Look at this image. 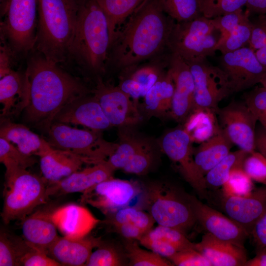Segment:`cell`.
Returning <instances> with one entry per match:
<instances>
[{"mask_svg":"<svg viewBox=\"0 0 266 266\" xmlns=\"http://www.w3.org/2000/svg\"><path fill=\"white\" fill-rule=\"evenodd\" d=\"M112 42L107 64L121 70L165 54L175 23L158 0H145L129 17Z\"/></svg>","mask_w":266,"mask_h":266,"instance_id":"cell-1","label":"cell"},{"mask_svg":"<svg viewBox=\"0 0 266 266\" xmlns=\"http://www.w3.org/2000/svg\"><path fill=\"white\" fill-rule=\"evenodd\" d=\"M29 102L23 111L25 123L47 133L66 105L91 91L79 78L36 51L28 62Z\"/></svg>","mask_w":266,"mask_h":266,"instance_id":"cell-2","label":"cell"},{"mask_svg":"<svg viewBox=\"0 0 266 266\" xmlns=\"http://www.w3.org/2000/svg\"><path fill=\"white\" fill-rule=\"evenodd\" d=\"M110 47L109 28L103 11L96 0H79L68 60L98 77L105 71Z\"/></svg>","mask_w":266,"mask_h":266,"instance_id":"cell-3","label":"cell"},{"mask_svg":"<svg viewBox=\"0 0 266 266\" xmlns=\"http://www.w3.org/2000/svg\"><path fill=\"white\" fill-rule=\"evenodd\" d=\"M34 48L58 64L68 60L77 22L79 0H37Z\"/></svg>","mask_w":266,"mask_h":266,"instance_id":"cell-4","label":"cell"},{"mask_svg":"<svg viewBox=\"0 0 266 266\" xmlns=\"http://www.w3.org/2000/svg\"><path fill=\"white\" fill-rule=\"evenodd\" d=\"M144 201L158 225L173 228L185 233L197 222L191 195L175 185L156 182L144 191Z\"/></svg>","mask_w":266,"mask_h":266,"instance_id":"cell-5","label":"cell"},{"mask_svg":"<svg viewBox=\"0 0 266 266\" xmlns=\"http://www.w3.org/2000/svg\"><path fill=\"white\" fill-rule=\"evenodd\" d=\"M47 182L26 169L5 173L4 200L1 217L3 222L24 219L38 206L46 203Z\"/></svg>","mask_w":266,"mask_h":266,"instance_id":"cell-6","label":"cell"},{"mask_svg":"<svg viewBox=\"0 0 266 266\" xmlns=\"http://www.w3.org/2000/svg\"><path fill=\"white\" fill-rule=\"evenodd\" d=\"M211 19L200 15L192 20L175 22L171 32L168 50L187 63L205 59L217 51L219 39Z\"/></svg>","mask_w":266,"mask_h":266,"instance_id":"cell-7","label":"cell"},{"mask_svg":"<svg viewBox=\"0 0 266 266\" xmlns=\"http://www.w3.org/2000/svg\"><path fill=\"white\" fill-rule=\"evenodd\" d=\"M100 132L54 122L47 132V141L53 148L86 158L94 165L107 160L117 146V143L105 140Z\"/></svg>","mask_w":266,"mask_h":266,"instance_id":"cell-8","label":"cell"},{"mask_svg":"<svg viewBox=\"0 0 266 266\" xmlns=\"http://www.w3.org/2000/svg\"><path fill=\"white\" fill-rule=\"evenodd\" d=\"M37 0H7L0 24L1 38L15 54H27L34 48Z\"/></svg>","mask_w":266,"mask_h":266,"instance_id":"cell-9","label":"cell"},{"mask_svg":"<svg viewBox=\"0 0 266 266\" xmlns=\"http://www.w3.org/2000/svg\"><path fill=\"white\" fill-rule=\"evenodd\" d=\"M187 64L194 83L193 109L207 108L217 111L219 102L231 94L225 73L206 59Z\"/></svg>","mask_w":266,"mask_h":266,"instance_id":"cell-10","label":"cell"},{"mask_svg":"<svg viewBox=\"0 0 266 266\" xmlns=\"http://www.w3.org/2000/svg\"><path fill=\"white\" fill-rule=\"evenodd\" d=\"M193 143L183 128H176L164 135L160 147L170 160L177 164L185 180L199 195L204 197L207 190L204 176L200 173L195 162Z\"/></svg>","mask_w":266,"mask_h":266,"instance_id":"cell-11","label":"cell"},{"mask_svg":"<svg viewBox=\"0 0 266 266\" xmlns=\"http://www.w3.org/2000/svg\"><path fill=\"white\" fill-rule=\"evenodd\" d=\"M220 65L227 76L231 94L260 84L266 73V67L249 46L222 54Z\"/></svg>","mask_w":266,"mask_h":266,"instance_id":"cell-12","label":"cell"},{"mask_svg":"<svg viewBox=\"0 0 266 266\" xmlns=\"http://www.w3.org/2000/svg\"><path fill=\"white\" fill-rule=\"evenodd\" d=\"M220 127L233 144L248 153L256 150L258 122L245 102L233 101L216 111Z\"/></svg>","mask_w":266,"mask_h":266,"instance_id":"cell-13","label":"cell"},{"mask_svg":"<svg viewBox=\"0 0 266 266\" xmlns=\"http://www.w3.org/2000/svg\"><path fill=\"white\" fill-rule=\"evenodd\" d=\"M91 92L112 126L133 127L140 122L141 116L136 102L118 86L105 83L98 77Z\"/></svg>","mask_w":266,"mask_h":266,"instance_id":"cell-14","label":"cell"},{"mask_svg":"<svg viewBox=\"0 0 266 266\" xmlns=\"http://www.w3.org/2000/svg\"><path fill=\"white\" fill-rule=\"evenodd\" d=\"M141 191L136 182L112 177L83 193L81 201L106 216L129 206Z\"/></svg>","mask_w":266,"mask_h":266,"instance_id":"cell-15","label":"cell"},{"mask_svg":"<svg viewBox=\"0 0 266 266\" xmlns=\"http://www.w3.org/2000/svg\"><path fill=\"white\" fill-rule=\"evenodd\" d=\"M197 222L213 237L244 247L249 234L236 222L191 195Z\"/></svg>","mask_w":266,"mask_h":266,"instance_id":"cell-16","label":"cell"},{"mask_svg":"<svg viewBox=\"0 0 266 266\" xmlns=\"http://www.w3.org/2000/svg\"><path fill=\"white\" fill-rule=\"evenodd\" d=\"M168 68L174 84L170 115L184 122L194 107V83L187 63L178 54L170 52Z\"/></svg>","mask_w":266,"mask_h":266,"instance_id":"cell-17","label":"cell"},{"mask_svg":"<svg viewBox=\"0 0 266 266\" xmlns=\"http://www.w3.org/2000/svg\"><path fill=\"white\" fill-rule=\"evenodd\" d=\"M54 122L81 125L99 132L112 126L93 94L80 97L66 105L55 116Z\"/></svg>","mask_w":266,"mask_h":266,"instance_id":"cell-18","label":"cell"},{"mask_svg":"<svg viewBox=\"0 0 266 266\" xmlns=\"http://www.w3.org/2000/svg\"><path fill=\"white\" fill-rule=\"evenodd\" d=\"M222 206L227 215L249 234L266 212V185L244 196H223Z\"/></svg>","mask_w":266,"mask_h":266,"instance_id":"cell-19","label":"cell"},{"mask_svg":"<svg viewBox=\"0 0 266 266\" xmlns=\"http://www.w3.org/2000/svg\"><path fill=\"white\" fill-rule=\"evenodd\" d=\"M50 217L63 236L80 238L89 235L100 222L87 207L68 203L50 211Z\"/></svg>","mask_w":266,"mask_h":266,"instance_id":"cell-20","label":"cell"},{"mask_svg":"<svg viewBox=\"0 0 266 266\" xmlns=\"http://www.w3.org/2000/svg\"><path fill=\"white\" fill-rule=\"evenodd\" d=\"M115 171L107 160L101 161L76 171L57 182L48 184L47 196L49 198L71 193H83L100 182L112 177Z\"/></svg>","mask_w":266,"mask_h":266,"instance_id":"cell-21","label":"cell"},{"mask_svg":"<svg viewBox=\"0 0 266 266\" xmlns=\"http://www.w3.org/2000/svg\"><path fill=\"white\" fill-rule=\"evenodd\" d=\"M100 237L86 236L80 238L59 236L48 248V255L62 266H85L93 250L102 242Z\"/></svg>","mask_w":266,"mask_h":266,"instance_id":"cell-22","label":"cell"},{"mask_svg":"<svg viewBox=\"0 0 266 266\" xmlns=\"http://www.w3.org/2000/svg\"><path fill=\"white\" fill-rule=\"evenodd\" d=\"M29 83L25 73L12 70L0 78L1 118L23 112L29 102Z\"/></svg>","mask_w":266,"mask_h":266,"instance_id":"cell-23","label":"cell"},{"mask_svg":"<svg viewBox=\"0 0 266 266\" xmlns=\"http://www.w3.org/2000/svg\"><path fill=\"white\" fill-rule=\"evenodd\" d=\"M195 249L205 256L212 266H244L247 261L244 247L218 239L208 233L195 243Z\"/></svg>","mask_w":266,"mask_h":266,"instance_id":"cell-24","label":"cell"},{"mask_svg":"<svg viewBox=\"0 0 266 266\" xmlns=\"http://www.w3.org/2000/svg\"><path fill=\"white\" fill-rule=\"evenodd\" d=\"M0 137L16 145L23 153L41 157L52 151L47 141L32 132L27 126L1 118Z\"/></svg>","mask_w":266,"mask_h":266,"instance_id":"cell-25","label":"cell"},{"mask_svg":"<svg viewBox=\"0 0 266 266\" xmlns=\"http://www.w3.org/2000/svg\"><path fill=\"white\" fill-rule=\"evenodd\" d=\"M39 158L43 177L48 184L57 182L80 170L84 164H91L86 158L55 148Z\"/></svg>","mask_w":266,"mask_h":266,"instance_id":"cell-26","label":"cell"},{"mask_svg":"<svg viewBox=\"0 0 266 266\" xmlns=\"http://www.w3.org/2000/svg\"><path fill=\"white\" fill-rule=\"evenodd\" d=\"M23 239L30 245L47 251L59 236L50 217V211H33L22 220Z\"/></svg>","mask_w":266,"mask_h":266,"instance_id":"cell-27","label":"cell"},{"mask_svg":"<svg viewBox=\"0 0 266 266\" xmlns=\"http://www.w3.org/2000/svg\"><path fill=\"white\" fill-rule=\"evenodd\" d=\"M232 142L221 129L213 136L194 149L196 165L204 176L231 152Z\"/></svg>","mask_w":266,"mask_h":266,"instance_id":"cell-28","label":"cell"},{"mask_svg":"<svg viewBox=\"0 0 266 266\" xmlns=\"http://www.w3.org/2000/svg\"><path fill=\"white\" fill-rule=\"evenodd\" d=\"M174 91V82L167 67L144 96V110L155 116L170 112Z\"/></svg>","mask_w":266,"mask_h":266,"instance_id":"cell-29","label":"cell"},{"mask_svg":"<svg viewBox=\"0 0 266 266\" xmlns=\"http://www.w3.org/2000/svg\"><path fill=\"white\" fill-rule=\"evenodd\" d=\"M216 110L207 108H194L184 121L183 129L193 142L201 143L216 134L220 127Z\"/></svg>","mask_w":266,"mask_h":266,"instance_id":"cell-30","label":"cell"},{"mask_svg":"<svg viewBox=\"0 0 266 266\" xmlns=\"http://www.w3.org/2000/svg\"><path fill=\"white\" fill-rule=\"evenodd\" d=\"M133 127L119 128V142L114 152L107 160L109 164L116 170L122 169L129 161L150 141L133 132Z\"/></svg>","mask_w":266,"mask_h":266,"instance_id":"cell-31","label":"cell"},{"mask_svg":"<svg viewBox=\"0 0 266 266\" xmlns=\"http://www.w3.org/2000/svg\"><path fill=\"white\" fill-rule=\"evenodd\" d=\"M145 0H96L105 13L110 31V45L121 25Z\"/></svg>","mask_w":266,"mask_h":266,"instance_id":"cell-32","label":"cell"},{"mask_svg":"<svg viewBox=\"0 0 266 266\" xmlns=\"http://www.w3.org/2000/svg\"><path fill=\"white\" fill-rule=\"evenodd\" d=\"M248 154L240 149L230 152L205 175L206 189H216L222 187L228 180L233 170L239 168H242L244 160Z\"/></svg>","mask_w":266,"mask_h":266,"instance_id":"cell-33","label":"cell"},{"mask_svg":"<svg viewBox=\"0 0 266 266\" xmlns=\"http://www.w3.org/2000/svg\"><path fill=\"white\" fill-rule=\"evenodd\" d=\"M129 265L124 249L116 245L102 241L89 257L87 266H123Z\"/></svg>","mask_w":266,"mask_h":266,"instance_id":"cell-34","label":"cell"},{"mask_svg":"<svg viewBox=\"0 0 266 266\" xmlns=\"http://www.w3.org/2000/svg\"><path fill=\"white\" fill-rule=\"evenodd\" d=\"M107 224L112 227L123 223L135 225L145 232L153 228L156 223L148 212L137 207L127 206L106 216Z\"/></svg>","mask_w":266,"mask_h":266,"instance_id":"cell-35","label":"cell"},{"mask_svg":"<svg viewBox=\"0 0 266 266\" xmlns=\"http://www.w3.org/2000/svg\"><path fill=\"white\" fill-rule=\"evenodd\" d=\"M31 247L23 240L2 231L0 233V266H19L22 257Z\"/></svg>","mask_w":266,"mask_h":266,"instance_id":"cell-36","label":"cell"},{"mask_svg":"<svg viewBox=\"0 0 266 266\" xmlns=\"http://www.w3.org/2000/svg\"><path fill=\"white\" fill-rule=\"evenodd\" d=\"M136 240L127 239L124 250L131 266H173L167 258L150 250L141 248Z\"/></svg>","mask_w":266,"mask_h":266,"instance_id":"cell-37","label":"cell"},{"mask_svg":"<svg viewBox=\"0 0 266 266\" xmlns=\"http://www.w3.org/2000/svg\"><path fill=\"white\" fill-rule=\"evenodd\" d=\"M0 162L5 167V173L18 169H26L36 163L33 156L22 152L11 142L0 137Z\"/></svg>","mask_w":266,"mask_h":266,"instance_id":"cell-38","label":"cell"},{"mask_svg":"<svg viewBox=\"0 0 266 266\" xmlns=\"http://www.w3.org/2000/svg\"><path fill=\"white\" fill-rule=\"evenodd\" d=\"M163 11L177 23L192 20L201 15L198 0H158Z\"/></svg>","mask_w":266,"mask_h":266,"instance_id":"cell-39","label":"cell"},{"mask_svg":"<svg viewBox=\"0 0 266 266\" xmlns=\"http://www.w3.org/2000/svg\"><path fill=\"white\" fill-rule=\"evenodd\" d=\"M252 29V22L248 17L226 35L219 37L217 51L223 54L248 45Z\"/></svg>","mask_w":266,"mask_h":266,"instance_id":"cell-40","label":"cell"},{"mask_svg":"<svg viewBox=\"0 0 266 266\" xmlns=\"http://www.w3.org/2000/svg\"><path fill=\"white\" fill-rule=\"evenodd\" d=\"M146 233L151 237L161 240L172 245L177 251L195 249V243L191 242L184 232L173 228L158 225Z\"/></svg>","mask_w":266,"mask_h":266,"instance_id":"cell-41","label":"cell"},{"mask_svg":"<svg viewBox=\"0 0 266 266\" xmlns=\"http://www.w3.org/2000/svg\"><path fill=\"white\" fill-rule=\"evenodd\" d=\"M247 0H198L201 15L213 19L242 8Z\"/></svg>","mask_w":266,"mask_h":266,"instance_id":"cell-42","label":"cell"},{"mask_svg":"<svg viewBox=\"0 0 266 266\" xmlns=\"http://www.w3.org/2000/svg\"><path fill=\"white\" fill-rule=\"evenodd\" d=\"M155 146L151 141L135 154L122 169L125 172L136 175L147 173L155 161Z\"/></svg>","mask_w":266,"mask_h":266,"instance_id":"cell-43","label":"cell"},{"mask_svg":"<svg viewBox=\"0 0 266 266\" xmlns=\"http://www.w3.org/2000/svg\"><path fill=\"white\" fill-rule=\"evenodd\" d=\"M222 187L224 196H244L254 190L253 181L242 168L233 170Z\"/></svg>","mask_w":266,"mask_h":266,"instance_id":"cell-44","label":"cell"},{"mask_svg":"<svg viewBox=\"0 0 266 266\" xmlns=\"http://www.w3.org/2000/svg\"><path fill=\"white\" fill-rule=\"evenodd\" d=\"M243 98L257 121L266 129V88L257 86L245 93Z\"/></svg>","mask_w":266,"mask_h":266,"instance_id":"cell-45","label":"cell"},{"mask_svg":"<svg viewBox=\"0 0 266 266\" xmlns=\"http://www.w3.org/2000/svg\"><path fill=\"white\" fill-rule=\"evenodd\" d=\"M242 169L252 181L266 185V157L258 151L249 153Z\"/></svg>","mask_w":266,"mask_h":266,"instance_id":"cell-46","label":"cell"},{"mask_svg":"<svg viewBox=\"0 0 266 266\" xmlns=\"http://www.w3.org/2000/svg\"><path fill=\"white\" fill-rule=\"evenodd\" d=\"M250 12L242 8L234 12L211 19L213 25L222 37L232 32L238 25L249 17Z\"/></svg>","mask_w":266,"mask_h":266,"instance_id":"cell-47","label":"cell"},{"mask_svg":"<svg viewBox=\"0 0 266 266\" xmlns=\"http://www.w3.org/2000/svg\"><path fill=\"white\" fill-rule=\"evenodd\" d=\"M174 266H212L211 262L196 249H187L177 251L167 259Z\"/></svg>","mask_w":266,"mask_h":266,"instance_id":"cell-48","label":"cell"},{"mask_svg":"<svg viewBox=\"0 0 266 266\" xmlns=\"http://www.w3.org/2000/svg\"><path fill=\"white\" fill-rule=\"evenodd\" d=\"M30 246L31 247L30 249L22 257L20 262V266H62L59 262L55 260L48 255L47 251L35 247L31 245H30Z\"/></svg>","mask_w":266,"mask_h":266,"instance_id":"cell-49","label":"cell"},{"mask_svg":"<svg viewBox=\"0 0 266 266\" xmlns=\"http://www.w3.org/2000/svg\"><path fill=\"white\" fill-rule=\"evenodd\" d=\"M266 45V15H259V17L252 23L251 37L248 46L254 51Z\"/></svg>","mask_w":266,"mask_h":266,"instance_id":"cell-50","label":"cell"},{"mask_svg":"<svg viewBox=\"0 0 266 266\" xmlns=\"http://www.w3.org/2000/svg\"><path fill=\"white\" fill-rule=\"evenodd\" d=\"M138 241L144 247L167 259L177 252L172 245L161 240L151 237L146 233H145Z\"/></svg>","mask_w":266,"mask_h":266,"instance_id":"cell-51","label":"cell"},{"mask_svg":"<svg viewBox=\"0 0 266 266\" xmlns=\"http://www.w3.org/2000/svg\"><path fill=\"white\" fill-rule=\"evenodd\" d=\"M118 86L136 102L140 97H144L146 94L140 84L123 74L121 76Z\"/></svg>","mask_w":266,"mask_h":266,"instance_id":"cell-52","label":"cell"},{"mask_svg":"<svg viewBox=\"0 0 266 266\" xmlns=\"http://www.w3.org/2000/svg\"><path fill=\"white\" fill-rule=\"evenodd\" d=\"M251 234L257 252L266 251V212L256 223Z\"/></svg>","mask_w":266,"mask_h":266,"instance_id":"cell-53","label":"cell"},{"mask_svg":"<svg viewBox=\"0 0 266 266\" xmlns=\"http://www.w3.org/2000/svg\"><path fill=\"white\" fill-rule=\"evenodd\" d=\"M112 227L115 232L126 239L138 241L146 233L137 226L130 223L115 225Z\"/></svg>","mask_w":266,"mask_h":266,"instance_id":"cell-54","label":"cell"},{"mask_svg":"<svg viewBox=\"0 0 266 266\" xmlns=\"http://www.w3.org/2000/svg\"><path fill=\"white\" fill-rule=\"evenodd\" d=\"M0 78L10 73L12 70V65L14 53L6 42H2L0 50Z\"/></svg>","mask_w":266,"mask_h":266,"instance_id":"cell-55","label":"cell"},{"mask_svg":"<svg viewBox=\"0 0 266 266\" xmlns=\"http://www.w3.org/2000/svg\"><path fill=\"white\" fill-rule=\"evenodd\" d=\"M255 147L256 150L266 157V129L260 124L256 128Z\"/></svg>","mask_w":266,"mask_h":266,"instance_id":"cell-56","label":"cell"},{"mask_svg":"<svg viewBox=\"0 0 266 266\" xmlns=\"http://www.w3.org/2000/svg\"><path fill=\"white\" fill-rule=\"evenodd\" d=\"M246 6L250 13L259 15L266 13V0H247Z\"/></svg>","mask_w":266,"mask_h":266,"instance_id":"cell-57","label":"cell"},{"mask_svg":"<svg viewBox=\"0 0 266 266\" xmlns=\"http://www.w3.org/2000/svg\"><path fill=\"white\" fill-rule=\"evenodd\" d=\"M244 266H266V251L257 252L256 256L247 260Z\"/></svg>","mask_w":266,"mask_h":266,"instance_id":"cell-58","label":"cell"},{"mask_svg":"<svg viewBox=\"0 0 266 266\" xmlns=\"http://www.w3.org/2000/svg\"><path fill=\"white\" fill-rule=\"evenodd\" d=\"M255 54L260 62L266 67V45L256 50Z\"/></svg>","mask_w":266,"mask_h":266,"instance_id":"cell-59","label":"cell"},{"mask_svg":"<svg viewBox=\"0 0 266 266\" xmlns=\"http://www.w3.org/2000/svg\"><path fill=\"white\" fill-rule=\"evenodd\" d=\"M260 84L262 86L266 88V73L262 79Z\"/></svg>","mask_w":266,"mask_h":266,"instance_id":"cell-60","label":"cell"}]
</instances>
